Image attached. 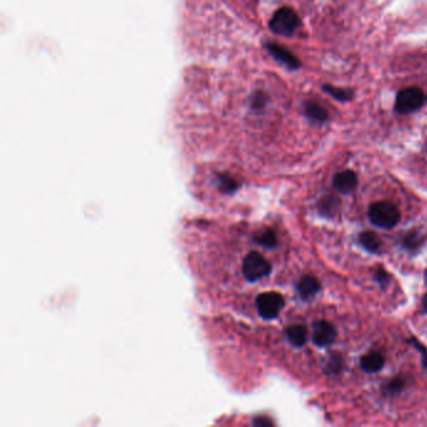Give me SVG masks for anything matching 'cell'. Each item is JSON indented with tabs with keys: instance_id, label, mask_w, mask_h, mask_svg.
I'll use <instances>...</instances> for the list:
<instances>
[{
	"instance_id": "cell-25",
	"label": "cell",
	"mask_w": 427,
	"mask_h": 427,
	"mask_svg": "<svg viewBox=\"0 0 427 427\" xmlns=\"http://www.w3.org/2000/svg\"><path fill=\"white\" fill-rule=\"evenodd\" d=\"M426 149H427V143H426Z\"/></svg>"
},
{
	"instance_id": "cell-17",
	"label": "cell",
	"mask_w": 427,
	"mask_h": 427,
	"mask_svg": "<svg viewBox=\"0 0 427 427\" xmlns=\"http://www.w3.org/2000/svg\"><path fill=\"white\" fill-rule=\"evenodd\" d=\"M256 242L263 247L272 248L277 245V236L272 229H263L254 237Z\"/></svg>"
},
{
	"instance_id": "cell-23",
	"label": "cell",
	"mask_w": 427,
	"mask_h": 427,
	"mask_svg": "<svg viewBox=\"0 0 427 427\" xmlns=\"http://www.w3.org/2000/svg\"><path fill=\"white\" fill-rule=\"evenodd\" d=\"M422 305H424V308H425V311L427 312V294L424 296V300H422Z\"/></svg>"
},
{
	"instance_id": "cell-4",
	"label": "cell",
	"mask_w": 427,
	"mask_h": 427,
	"mask_svg": "<svg viewBox=\"0 0 427 427\" xmlns=\"http://www.w3.org/2000/svg\"><path fill=\"white\" fill-rule=\"evenodd\" d=\"M426 94L420 88H406L397 94L395 111L400 114L414 113L426 104Z\"/></svg>"
},
{
	"instance_id": "cell-9",
	"label": "cell",
	"mask_w": 427,
	"mask_h": 427,
	"mask_svg": "<svg viewBox=\"0 0 427 427\" xmlns=\"http://www.w3.org/2000/svg\"><path fill=\"white\" fill-rule=\"evenodd\" d=\"M321 283L314 276H303L297 283V291L302 298L310 300L320 292Z\"/></svg>"
},
{
	"instance_id": "cell-22",
	"label": "cell",
	"mask_w": 427,
	"mask_h": 427,
	"mask_svg": "<svg viewBox=\"0 0 427 427\" xmlns=\"http://www.w3.org/2000/svg\"><path fill=\"white\" fill-rule=\"evenodd\" d=\"M412 343H414L416 348L420 350L421 354H422V356H424V357H422V361H424V366H425V368H427V351L424 348V346H421L420 343H419L417 341L412 340Z\"/></svg>"
},
{
	"instance_id": "cell-7",
	"label": "cell",
	"mask_w": 427,
	"mask_h": 427,
	"mask_svg": "<svg viewBox=\"0 0 427 427\" xmlns=\"http://www.w3.org/2000/svg\"><path fill=\"white\" fill-rule=\"evenodd\" d=\"M267 50L283 67L291 69V70L298 69L301 67L300 60L297 59L294 54L286 48L271 43V44H267Z\"/></svg>"
},
{
	"instance_id": "cell-11",
	"label": "cell",
	"mask_w": 427,
	"mask_h": 427,
	"mask_svg": "<svg viewBox=\"0 0 427 427\" xmlns=\"http://www.w3.org/2000/svg\"><path fill=\"white\" fill-rule=\"evenodd\" d=\"M286 337L291 345L302 348L307 341V330L302 325H292L286 330Z\"/></svg>"
},
{
	"instance_id": "cell-8",
	"label": "cell",
	"mask_w": 427,
	"mask_h": 427,
	"mask_svg": "<svg viewBox=\"0 0 427 427\" xmlns=\"http://www.w3.org/2000/svg\"><path fill=\"white\" fill-rule=\"evenodd\" d=\"M357 175L352 171H342L334 177V188L340 193L348 194L354 192L357 187Z\"/></svg>"
},
{
	"instance_id": "cell-21",
	"label": "cell",
	"mask_w": 427,
	"mask_h": 427,
	"mask_svg": "<svg viewBox=\"0 0 427 427\" xmlns=\"http://www.w3.org/2000/svg\"><path fill=\"white\" fill-rule=\"evenodd\" d=\"M265 104H266V97L263 94H257L254 99V108L260 109V108L265 107Z\"/></svg>"
},
{
	"instance_id": "cell-13",
	"label": "cell",
	"mask_w": 427,
	"mask_h": 427,
	"mask_svg": "<svg viewBox=\"0 0 427 427\" xmlns=\"http://www.w3.org/2000/svg\"><path fill=\"white\" fill-rule=\"evenodd\" d=\"M305 114L307 115V118L310 120H312L314 123H325L328 120V109L325 107H322L319 103H314V102H308L305 108Z\"/></svg>"
},
{
	"instance_id": "cell-19",
	"label": "cell",
	"mask_w": 427,
	"mask_h": 427,
	"mask_svg": "<svg viewBox=\"0 0 427 427\" xmlns=\"http://www.w3.org/2000/svg\"><path fill=\"white\" fill-rule=\"evenodd\" d=\"M341 368H342V360H341L340 356H332V359L328 362V372H331V374H337Z\"/></svg>"
},
{
	"instance_id": "cell-6",
	"label": "cell",
	"mask_w": 427,
	"mask_h": 427,
	"mask_svg": "<svg viewBox=\"0 0 427 427\" xmlns=\"http://www.w3.org/2000/svg\"><path fill=\"white\" fill-rule=\"evenodd\" d=\"M336 328L334 325L328 321H316L314 323V331H312V340L319 348H328L334 343L336 340Z\"/></svg>"
},
{
	"instance_id": "cell-15",
	"label": "cell",
	"mask_w": 427,
	"mask_h": 427,
	"mask_svg": "<svg viewBox=\"0 0 427 427\" xmlns=\"http://www.w3.org/2000/svg\"><path fill=\"white\" fill-rule=\"evenodd\" d=\"M322 89H323L326 93L330 94L332 98L339 100V102H350V100L354 98L352 91L343 89V88H337L331 86V84H326V86L322 87Z\"/></svg>"
},
{
	"instance_id": "cell-2",
	"label": "cell",
	"mask_w": 427,
	"mask_h": 427,
	"mask_svg": "<svg viewBox=\"0 0 427 427\" xmlns=\"http://www.w3.org/2000/svg\"><path fill=\"white\" fill-rule=\"evenodd\" d=\"M272 267L269 260L262 254L252 251L242 260V274L248 282H257L271 274Z\"/></svg>"
},
{
	"instance_id": "cell-16",
	"label": "cell",
	"mask_w": 427,
	"mask_h": 427,
	"mask_svg": "<svg viewBox=\"0 0 427 427\" xmlns=\"http://www.w3.org/2000/svg\"><path fill=\"white\" fill-rule=\"evenodd\" d=\"M422 243H424V237L416 231L408 232L402 240L404 248H406L408 251H411V252H415L416 249H419L422 246Z\"/></svg>"
},
{
	"instance_id": "cell-10",
	"label": "cell",
	"mask_w": 427,
	"mask_h": 427,
	"mask_svg": "<svg viewBox=\"0 0 427 427\" xmlns=\"http://www.w3.org/2000/svg\"><path fill=\"white\" fill-rule=\"evenodd\" d=\"M385 365V359L379 352H370L361 359V368L368 374H374L382 370Z\"/></svg>"
},
{
	"instance_id": "cell-24",
	"label": "cell",
	"mask_w": 427,
	"mask_h": 427,
	"mask_svg": "<svg viewBox=\"0 0 427 427\" xmlns=\"http://www.w3.org/2000/svg\"><path fill=\"white\" fill-rule=\"evenodd\" d=\"M425 282H426L427 283V269H426V272H425Z\"/></svg>"
},
{
	"instance_id": "cell-12",
	"label": "cell",
	"mask_w": 427,
	"mask_h": 427,
	"mask_svg": "<svg viewBox=\"0 0 427 427\" xmlns=\"http://www.w3.org/2000/svg\"><path fill=\"white\" fill-rule=\"evenodd\" d=\"M359 242H360L362 247L365 248L368 252H371V254L380 252L381 247H382V240H381L380 237L374 232H371V231L362 232L359 236Z\"/></svg>"
},
{
	"instance_id": "cell-18",
	"label": "cell",
	"mask_w": 427,
	"mask_h": 427,
	"mask_svg": "<svg viewBox=\"0 0 427 427\" xmlns=\"http://www.w3.org/2000/svg\"><path fill=\"white\" fill-rule=\"evenodd\" d=\"M404 388H405L404 379L395 377L392 380L388 381L382 386V392H383V395H388V396H395V395L400 394Z\"/></svg>"
},
{
	"instance_id": "cell-1",
	"label": "cell",
	"mask_w": 427,
	"mask_h": 427,
	"mask_svg": "<svg viewBox=\"0 0 427 427\" xmlns=\"http://www.w3.org/2000/svg\"><path fill=\"white\" fill-rule=\"evenodd\" d=\"M368 218L376 227L391 229L399 225L401 213L394 203L388 200H381L370 206Z\"/></svg>"
},
{
	"instance_id": "cell-5",
	"label": "cell",
	"mask_w": 427,
	"mask_h": 427,
	"mask_svg": "<svg viewBox=\"0 0 427 427\" xmlns=\"http://www.w3.org/2000/svg\"><path fill=\"white\" fill-rule=\"evenodd\" d=\"M283 306H285V300L282 294H277V292H265L256 298L257 312L265 320L277 319Z\"/></svg>"
},
{
	"instance_id": "cell-14",
	"label": "cell",
	"mask_w": 427,
	"mask_h": 427,
	"mask_svg": "<svg viewBox=\"0 0 427 427\" xmlns=\"http://www.w3.org/2000/svg\"><path fill=\"white\" fill-rule=\"evenodd\" d=\"M341 207V200L339 197L334 196H326L319 203V211L323 216H334L339 212Z\"/></svg>"
},
{
	"instance_id": "cell-20",
	"label": "cell",
	"mask_w": 427,
	"mask_h": 427,
	"mask_svg": "<svg viewBox=\"0 0 427 427\" xmlns=\"http://www.w3.org/2000/svg\"><path fill=\"white\" fill-rule=\"evenodd\" d=\"M376 281L377 282H380L382 286H385V285H388V281H390V276H388V272L385 271V269H382V268H379L377 271H376Z\"/></svg>"
},
{
	"instance_id": "cell-3",
	"label": "cell",
	"mask_w": 427,
	"mask_h": 427,
	"mask_svg": "<svg viewBox=\"0 0 427 427\" xmlns=\"http://www.w3.org/2000/svg\"><path fill=\"white\" fill-rule=\"evenodd\" d=\"M301 19L298 14L291 8L283 7L274 14L269 21V28L274 33L283 37H291L300 28Z\"/></svg>"
}]
</instances>
